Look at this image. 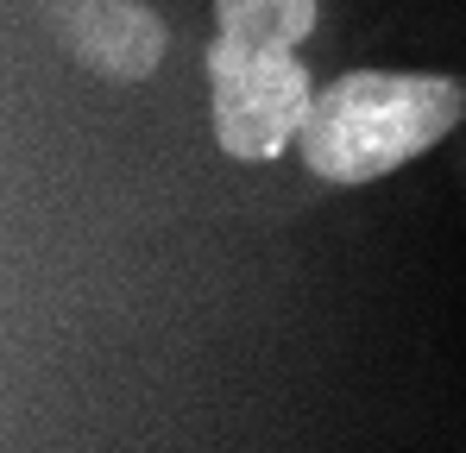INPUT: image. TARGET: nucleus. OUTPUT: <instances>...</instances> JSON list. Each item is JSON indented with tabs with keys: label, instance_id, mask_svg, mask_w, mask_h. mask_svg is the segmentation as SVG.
<instances>
[{
	"label": "nucleus",
	"instance_id": "obj_2",
	"mask_svg": "<svg viewBox=\"0 0 466 453\" xmlns=\"http://www.w3.org/2000/svg\"><path fill=\"white\" fill-rule=\"evenodd\" d=\"M315 82L297 51H239L208 38V107L215 139L239 164H271L278 151L303 139V120L315 107Z\"/></svg>",
	"mask_w": 466,
	"mask_h": 453
},
{
	"label": "nucleus",
	"instance_id": "obj_4",
	"mask_svg": "<svg viewBox=\"0 0 466 453\" xmlns=\"http://www.w3.org/2000/svg\"><path fill=\"white\" fill-rule=\"evenodd\" d=\"M321 19V0H215V38L239 51H297Z\"/></svg>",
	"mask_w": 466,
	"mask_h": 453
},
{
	"label": "nucleus",
	"instance_id": "obj_1",
	"mask_svg": "<svg viewBox=\"0 0 466 453\" xmlns=\"http://www.w3.org/2000/svg\"><path fill=\"white\" fill-rule=\"evenodd\" d=\"M466 114V88L454 76H410V70H347L315 88L303 120V164L334 189L379 183L397 164L435 151Z\"/></svg>",
	"mask_w": 466,
	"mask_h": 453
},
{
	"label": "nucleus",
	"instance_id": "obj_3",
	"mask_svg": "<svg viewBox=\"0 0 466 453\" xmlns=\"http://www.w3.org/2000/svg\"><path fill=\"white\" fill-rule=\"evenodd\" d=\"M51 32L107 82H146L164 57V25L146 0H45Z\"/></svg>",
	"mask_w": 466,
	"mask_h": 453
}]
</instances>
